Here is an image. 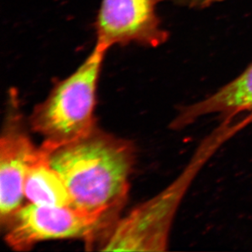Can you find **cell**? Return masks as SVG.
Returning a JSON list of instances; mask_svg holds the SVG:
<instances>
[{"label": "cell", "mask_w": 252, "mask_h": 252, "mask_svg": "<svg viewBox=\"0 0 252 252\" xmlns=\"http://www.w3.org/2000/svg\"><path fill=\"white\" fill-rule=\"evenodd\" d=\"M43 145L51 166L66 186L73 207L114 219L126 200L134 163L131 143L94 128L63 145Z\"/></svg>", "instance_id": "obj_1"}, {"label": "cell", "mask_w": 252, "mask_h": 252, "mask_svg": "<svg viewBox=\"0 0 252 252\" xmlns=\"http://www.w3.org/2000/svg\"><path fill=\"white\" fill-rule=\"evenodd\" d=\"M241 118L228 117L202 139L188 164L167 188L114 222L105 233L100 251L162 252L168 245L174 217L193 180L228 140L247 127Z\"/></svg>", "instance_id": "obj_2"}, {"label": "cell", "mask_w": 252, "mask_h": 252, "mask_svg": "<svg viewBox=\"0 0 252 252\" xmlns=\"http://www.w3.org/2000/svg\"><path fill=\"white\" fill-rule=\"evenodd\" d=\"M109 50L95 43L81 65L58 82L48 98L33 110V130L53 146L63 145L90 133L95 128L94 108L98 81Z\"/></svg>", "instance_id": "obj_3"}, {"label": "cell", "mask_w": 252, "mask_h": 252, "mask_svg": "<svg viewBox=\"0 0 252 252\" xmlns=\"http://www.w3.org/2000/svg\"><path fill=\"white\" fill-rule=\"evenodd\" d=\"M114 220L100 212L74 207H48L30 202L6 224V241L15 250L27 251L42 241L85 238L92 242L111 227Z\"/></svg>", "instance_id": "obj_4"}, {"label": "cell", "mask_w": 252, "mask_h": 252, "mask_svg": "<svg viewBox=\"0 0 252 252\" xmlns=\"http://www.w3.org/2000/svg\"><path fill=\"white\" fill-rule=\"evenodd\" d=\"M162 0H101L95 18L96 42L106 48L137 44L158 48L168 33L157 7Z\"/></svg>", "instance_id": "obj_5"}, {"label": "cell", "mask_w": 252, "mask_h": 252, "mask_svg": "<svg viewBox=\"0 0 252 252\" xmlns=\"http://www.w3.org/2000/svg\"><path fill=\"white\" fill-rule=\"evenodd\" d=\"M37 149L27 135L7 130L0 140V220L6 225L21 208L30 162Z\"/></svg>", "instance_id": "obj_6"}, {"label": "cell", "mask_w": 252, "mask_h": 252, "mask_svg": "<svg viewBox=\"0 0 252 252\" xmlns=\"http://www.w3.org/2000/svg\"><path fill=\"white\" fill-rule=\"evenodd\" d=\"M252 114V62L232 81L197 102L182 108L171 127L184 128L207 116H239Z\"/></svg>", "instance_id": "obj_7"}, {"label": "cell", "mask_w": 252, "mask_h": 252, "mask_svg": "<svg viewBox=\"0 0 252 252\" xmlns=\"http://www.w3.org/2000/svg\"><path fill=\"white\" fill-rule=\"evenodd\" d=\"M25 197L33 204L48 207H73L62 177L51 166L44 145L37 149L30 162L24 183Z\"/></svg>", "instance_id": "obj_8"}, {"label": "cell", "mask_w": 252, "mask_h": 252, "mask_svg": "<svg viewBox=\"0 0 252 252\" xmlns=\"http://www.w3.org/2000/svg\"><path fill=\"white\" fill-rule=\"evenodd\" d=\"M170 1L184 7L202 9L205 7H210L211 5L215 4L217 2H221L223 0H170Z\"/></svg>", "instance_id": "obj_9"}]
</instances>
